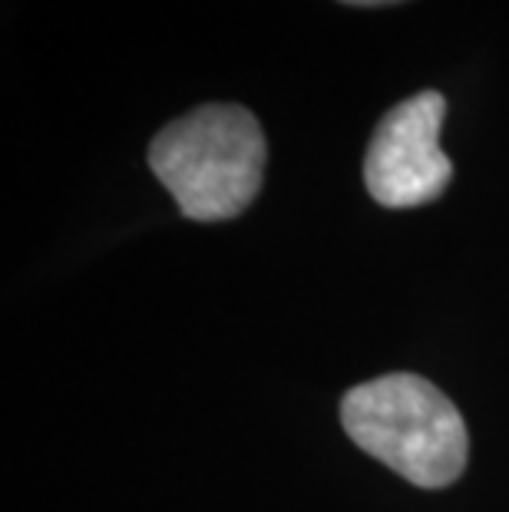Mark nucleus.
<instances>
[{
  "mask_svg": "<svg viewBox=\"0 0 509 512\" xmlns=\"http://www.w3.org/2000/svg\"><path fill=\"white\" fill-rule=\"evenodd\" d=\"M341 4H354V7H384V4H400V0H341Z\"/></svg>",
  "mask_w": 509,
  "mask_h": 512,
  "instance_id": "4",
  "label": "nucleus"
},
{
  "mask_svg": "<svg viewBox=\"0 0 509 512\" xmlns=\"http://www.w3.org/2000/svg\"><path fill=\"white\" fill-rule=\"evenodd\" d=\"M344 433L420 489H443L467 470V423L453 400L417 374H387L341 400Z\"/></svg>",
  "mask_w": 509,
  "mask_h": 512,
  "instance_id": "1",
  "label": "nucleus"
},
{
  "mask_svg": "<svg viewBox=\"0 0 509 512\" xmlns=\"http://www.w3.org/2000/svg\"><path fill=\"white\" fill-rule=\"evenodd\" d=\"M447 100L424 90L397 103L377 123L364 156V185L384 209H417L440 199L453 179V162L440 149Z\"/></svg>",
  "mask_w": 509,
  "mask_h": 512,
  "instance_id": "3",
  "label": "nucleus"
},
{
  "mask_svg": "<svg viewBox=\"0 0 509 512\" xmlns=\"http://www.w3.org/2000/svg\"><path fill=\"white\" fill-rule=\"evenodd\" d=\"M265 133L242 106H199L149 146V166L192 222H225L255 202L265 179Z\"/></svg>",
  "mask_w": 509,
  "mask_h": 512,
  "instance_id": "2",
  "label": "nucleus"
}]
</instances>
